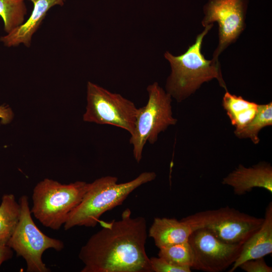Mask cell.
<instances>
[{
	"label": "cell",
	"instance_id": "obj_11",
	"mask_svg": "<svg viewBox=\"0 0 272 272\" xmlns=\"http://www.w3.org/2000/svg\"><path fill=\"white\" fill-rule=\"evenodd\" d=\"M222 183L232 187L234 194L238 195L245 194L256 187L272 194V167L265 162L249 167L240 164L223 179Z\"/></svg>",
	"mask_w": 272,
	"mask_h": 272
},
{
	"label": "cell",
	"instance_id": "obj_16",
	"mask_svg": "<svg viewBox=\"0 0 272 272\" xmlns=\"http://www.w3.org/2000/svg\"><path fill=\"white\" fill-rule=\"evenodd\" d=\"M20 204L13 194H5L0 205V245H7L19 222Z\"/></svg>",
	"mask_w": 272,
	"mask_h": 272
},
{
	"label": "cell",
	"instance_id": "obj_4",
	"mask_svg": "<svg viewBox=\"0 0 272 272\" xmlns=\"http://www.w3.org/2000/svg\"><path fill=\"white\" fill-rule=\"evenodd\" d=\"M89 183L77 181L66 184L44 179L33 189L31 214L44 226L59 230L81 202Z\"/></svg>",
	"mask_w": 272,
	"mask_h": 272
},
{
	"label": "cell",
	"instance_id": "obj_19",
	"mask_svg": "<svg viewBox=\"0 0 272 272\" xmlns=\"http://www.w3.org/2000/svg\"><path fill=\"white\" fill-rule=\"evenodd\" d=\"M158 256L172 264L191 269L194 260L193 251L188 241L159 248Z\"/></svg>",
	"mask_w": 272,
	"mask_h": 272
},
{
	"label": "cell",
	"instance_id": "obj_12",
	"mask_svg": "<svg viewBox=\"0 0 272 272\" xmlns=\"http://www.w3.org/2000/svg\"><path fill=\"white\" fill-rule=\"evenodd\" d=\"M263 223L260 228L243 244L239 256L229 272H233L243 262L263 257L272 253V202L265 209Z\"/></svg>",
	"mask_w": 272,
	"mask_h": 272
},
{
	"label": "cell",
	"instance_id": "obj_9",
	"mask_svg": "<svg viewBox=\"0 0 272 272\" xmlns=\"http://www.w3.org/2000/svg\"><path fill=\"white\" fill-rule=\"evenodd\" d=\"M246 0H209L205 6L201 25L216 22L218 25V44L213 58L219 61V55L234 43L246 27Z\"/></svg>",
	"mask_w": 272,
	"mask_h": 272
},
{
	"label": "cell",
	"instance_id": "obj_5",
	"mask_svg": "<svg viewBox=\"0 0 272 272\" xmlns=\"http://www.w3.org/2000/svg\"><path fill=\"white\" fill-rule=\"evenodd\" d=\"M148 99L146 104L138 108L134 127L129 139L133 155L139 163L146 144H154L159 134L169 126L176 124L172 111V97L157 82L147 88Z\"/></svg>",
	"mask_w": 272,
	"mask_h": 272
},
{
	"label": "cell",
	"instance_id": "obj_22",
	"mask_svg": "<svg viewBox=\"0 0 272 272\" xmlns=\"http://www.w3.org/2000/svg\"><path fill=\"white\" fill-rule=\"evenodd\" d=\"M13 117V112L9 106L6 105H0V118L2 124L9 123L12 120Z\"/></svg>",
	"mask_w": 272,
	"mask_h": 272
},
{
	"label": "cell",
	"instance_id": "obj_3",
	"mask_svg": "<svg viewBox=\"0 0 272 272\" xmlns=\"http://www.w3.org/2000/svg\"><path fill=\"white\" fill-rule=\"evenodd\" d=\"M154 172H144L134 179L118 183L115 176L101 177L89 183L81 202L63 225L65 230L76 226L94 227L107 211L121 205L128 195L142 185L156 178Z\"/></svg>",
	"mask_w": 272,
	"mask_h": 272
},
{
	"label": "cell",
	"instance_id": "obj_23",
	"mask_svg": "<svg viewBox=\"0 0 272 272\" xmlns=\"http://www.w3.org/2000/svg\"><path fill=\"white\" fill-rule=\"evenodd\" d=\"M13 254L12 249L8 246L0 245V266L4 261L11 258Z\"/></svg>",
	"mask_w": 272,
	"mask_h": 272
},
{
	"label": "cell",
	"instance_id": "obj_8",
	"mask_svg": "<svg viewBox=\"0 0 272 272\" xmlns=\"http://www.w3.org/2000/svg\"><path fill=\"white\" fill-rule=\"evenodd\" d=\"M131 101L91 82L87 85V105L84 121L115 126L131 134L138 112Z\"/></svg>",
	"mask_w": 272,
	"mask_h": 272
},
{
	"label": "cell",
	"instance_id": "obj_21",
	"mask_svg": "<svg viewBox=\"0 0 272 272\" xmlns=\"http://www.w3.org/2000/svg\"><path fill=\"white\" fill-rule=\"evenodd\" d=\"M246 272H271L272 267L268 265L263 257L247 260L239 266Z\"/></svg>",
	"mask_w": 272,
	"mask_h": 272
},
{
	"label": "cell",
	"instance_id": "obj_13",
	"mask_svg": "<svg viewBox=\"0 0 272 272\" xmlns=\"http://www.w3.org/2000/svg\"><path fill=\"white\" fill-rule=\"evenodd\" d=\"M65 1L32 0L34 7L29 18L11 32L1 37L0 40L7 47H15L21 44L29 47L33 34L39 28L48 11L55 5H63Z\"/></svg>",
	"mask_w": 272,
	"mask_h": 272
},
{
	"label": "cell",
	"instance_id": "obj_17",
	"mask_svg": "<svg viewBox=\"0 0 272 272\" xmlns=\"http://www.w3.org/2000/svg\"><path fill=\"white\" fill-rule=\"evenodd\" d=\"M272 125V103L258 104L256 113L252 120L239 130H235L234 134L240 139L249 138L253 144L259 142L258 133L263 127Z\"/></svg>",
	"mask_w": 272,
	"mask_h": 272
},
{
	"label": "cell",
	"instance_id": "obj_24",
	"mask_svg": "<svg viewBox=\"0 0 272 272\" xmlns=\"http://www.w3.org/2000/svg\"><path fill=\"white\" fill-rule=\"evenodd\" d=\"M30 1H31L32 2V0H30Z\"/></svg>",
	"mask_w": 272,
	"mask_h": 272
},
{
	"label": "cell",
	"instance_id": "obj_10",
	"mask_svg": "<svg viewBox=\"0 0 272 272\" xmlns=\"http://www.w3.org/2000/svg\"><path fill=\"white\" fill-rule=\"evenodd\" d=\"M188 241L194 256L191 269L205 272L227 269L239 256L242 246L223 242L203 229L193 230Z\"/></svg>",
	"mask_w": 272,
	"mask_h": 272
},
{
	"label": "cell",
	"instance_id": "obj_20",
	"mask_svg": "<svg viewBox=\"0 0 272 272\" xmlns=\"http://www.w3.org/2000/svg\"><path fill=\"white\" fill-rule=\"evenodd\" d=\"M151 268L155 272H190L189 267H182L172 264L164 259L160 257L150 258Z\"/></svg>",
	"mask_w": 272,
	"mask_h": 272
},
{
	"label": "cell",
	"instance_id": "obj_1",
	"mask_svg": "<svg viewBox=\"0 0 272 272\" xmlns=\"http://www.w3.org/2000/svg\"><path fill=\"white\" fill-rule=\"evenodd\" d=\"M102 228L80 249L81 272H151L146 252L147 238L144 217L132 218L126 209L120 220L102 222Z\"/></svg>",
	"mask_w": 272,
	"mask_h": 272
},
{
	"label": "cell",
	"instance_id": "obj_7",
	"mask_svg": "<svg viewBox=\"0 0 272 272\" xmlns=\"http://www.w3.org/2000/svg\"><path fill=\"white\" fill-rule=\"evenodd\" d=\"M19 203L21 208L20 219L7 245L13 249L17 256L24 259L27 271H50L42 260V255L50 248L57 251L62 250L64 243L60 240L47 236L38 228L32 219L27 195L20 197Z\"/></svg>",
	"mask_w": 272,
	"mask_h": 272
},
{
	"label": "cell",
	"instance_id": "obj_15",
	"mask_svg": "<svg viewBox=\"0 0 272 272\" xmlns=\"http://www.w3.org/2000/svg\"><path fill=\"white\" fill-rule=\"evenodd\" d=\"M258 105L241 96L231 94L228 91L222 100V106L235 130L242 128L252 120L256 113Z\"/></svg>",
	"mask_w": 272,
	"mask_h": 272
},
{
	"label": "cell",
	"instance_id": "obj_2",
	"mask_svg": "<svg viewBox=\"0 0 272 272\" xmlns=\"http://www.w3.org/2000/svg\"><path fill=\"white\" fill-rule=\"evenodd\" d=\"M213 26V24L206 26L184 53L176 56L166 51L164 54L171 67L165 91L178 102L193 94L203 83L214 79L228 91L220 62L206 59L201 52L203 38Z\"/></svg>",
	"mask_w": 272,
	"mask_h": 272
},
{
	"label": "cell",
	"instance_id": "obj_14",
	"mask_svg": "<svg viewBox=\"0 0 272 272\" xmlns=\"http://www.w3.org/2000/svg\"><path fill=\"white\" fill-rule=\"evenodd\" d=\"M192 229L187 223L174 218H154L149 230L159 248L187 241Z\"/></svg>",
	"mask_w": 272,
	"mask_h": 272
},
{
	"label": "cell",
	"instance_id": "obj_18",
	"mask_svg": "<svg viewBox=\"0 0 272 272\" xmlns=\"http://www.w3.org/2000/svg\"><path fill=\"white\" fill-rule=\"evenodd\" d=\"M26 13L24 0H0V16L4 21L7 33L24 22Z\"/></svg>",
	"mask_w": 272,
	"mask_h": 272
},
{
	"label": "cell",
	"instance_id": "obj_6",
	"mask_svg": "<svg viewBox=\"0 0 272 272\" xmlns=\"http://www.w3.org/2000/svg\"><path fill=\"white\" fill-rule=\"evenodd\" d=\"M263 220L229 206L199 212L181 219L192 231L203 229L223 242L239 244L260 228Z\"/></svg>",
	"mask_w": 272,
	"mask_h": 272
}]
</instances>
